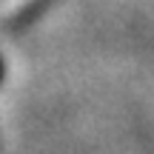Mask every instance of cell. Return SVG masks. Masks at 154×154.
Returning <instances> with one entry per match:
<instances>
[{
	"label": "cell",
	"mask_w": 154,
	"mask_h": 154,
	"mask_svg": "<svg viewBox=\"0 0 154 154\" xmlns=\"http://www.w3.org/2000/svg\"><path fill=\"white\" fill-rule=\"evenodd\" d=\"M49 6V0H29L26 6H23L20 11H17V20H14V26H29V23L34 20V17L40 14V11Z\"/></svg>",
	"instance_id": "obj_1"
},
{
	"label": "cell",
	"mask_w": 154,
	"mask_h": 154,
	"mask_svg": "<svg viewBox=\"0 0 154 154\" xmlns=\"http://www.w3.org/2000/svg\"><path fill=\"white\" fill-rule=\"evenodd\" d=\"M6 80V60H3V54H0V83Z\"/></svg>",
	"instance_id": "obj_2"
}]
</instances>
